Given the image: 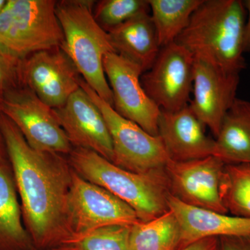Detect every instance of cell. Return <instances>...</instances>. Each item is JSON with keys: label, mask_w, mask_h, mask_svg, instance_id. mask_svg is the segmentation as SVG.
<instances>
[{"label": "cell", "mask_w": 250, "mask_h": 250, "mask_svg": "<svg viewBox=\"0 0 250 250\" xmlns=\"http://www.w3.org/2000/svg\"><path fill=\"white\" fill-rule=\"evenodd\" d=\"M6 2V0H0V11L3 9Z\"/></svg>", "instance_id": "4dcf8cb0"}, {"label": "cell", "mask_w": 250, "mask_h": 250, "mask_svg": "<svg viewBox=\"0 0 250 250\" xmlns=\"http://www.w3.org/2000/svg\"><path fill=\"white\" fill-rule=\"evenodd\" d=\"M246 10L247 17L243 32V52H250V0L243 1Z\"/></svg>", "instance_id": "83f0119b"}, {"label": "cell", "mask_w": 250, "mask_h": 250, "mask_svg": "<svg viewBox=\"0 0 250 250\" xmlns=\"http://www.w3.org/2000/svg\"><path fill=\"white\" fill-rule=\"evenodd\" d=\"M80 86L103 113L111 135L113 164L136 173L164 169L170 159L159 136L149 134L134 122L118 114L82 78Z\"/></svg>", "instance_id": "8992f818"}, {"label": "cell", "mask_w": 250, "mask_h": 250, "mask_svg": "<svg viewBox=\"0 0 250 250\" xmlns=\"http://www.w3.org/2000/svg\"><path fill=\"white\" fill-rule=\"evenodd\" d=\"M95 2L90 0L57 1L56 11L64 36L62 48L85 83L113 107V93L105 75L103 62L106 55L116 51L108 33L94 18Z\"/></svg>", "instance_id": "277c9868"}, {"label": "cell", "mask_w": 250, "mask_h": 250, "mask_svg": "<svg viewBox=\"0 0 250 250\" xmlns=\"http://www.w3.org/2000/svg\"><path fill=\"white\" fill-rule=\"evenodd\" d=\"M6 148H5L4 140H3L2 135H1V130H0V156L6 154Z\"/></svg>", "instance_id": "f1b7e54d"}, {"label": "cell", "mask_w": 250, "mask_h": 250, "mask_svg": "<svg viewBox=\"0 0 250 250\" xmlns=\"http://www.w3.org/2000/svg\"><path fill=\"white\" fill-rule=\"evenodd\" d=\"M246 10L241 0H203L175 42L229 73L246 68L243 32Z\"/></svg>", "instance_id": "7a4b0ae2"}, {"label": "cell", "mask_w": 250, "mask_h": 250, "mask_svg": "<svg viewBox=\"0 0 250 250\" xmlns=\"http://www.w3.org/2000/svg\"><path fill=\"white\" fill-rule=\"evenodd\" d=\"M7 154L0 156V250H35L22 210Z\"/></svg>", "instance_id": "ac0fdd59"}, {"label": "cell", "mask_w": 250, "mask_h": 250, "mask_svg": "<svg viewBox=\"0 0 250 250\" xmlns=\"http://www.w3.org/2000/svg\"><path fill=\"white\" fill-rule=\"evenodd\" d=\"M68 207L73 237L103 227L132 226L141 222L127 204L106 189L85 180L74 170Z\"/></svg>", "instance_id": "9c48e42d"}, {"label": "cell", "mask_w": 250, "mask_h": 250, "mask_svg": "<svg viewBox=\"0 0 250 250\" xmlns=\"http://www.w3.org/2000/svg\"><path fill=\"white\" fill-rule=\"evenodd\" d=\"M104 70L113 97L115 111L152 136H159L161 109L149 98L141 82L142 70L116 52L104 59Z\"/></svg>", "instance_id": "30bf717a"}, {"label": "cell", "mask_w": 250, "mask_h": 250, "mask_svg": "<svg viewBox=\"0 0 250 250\" xmlns=\"http://www.w3.org/2000/svg\"><path fill=\"white\" fill-rule=\"evenodd\" d=\"M21 82L47 106H63L80 88L82 77L62 48L41 51L22 60Z\"/></svg>", "instance_id": "7c38bea8"}, {"label": "cell", "mask_w": 250, "mask_h": 250, "mask_svg": "<svg viewBox=\"0 0 250 250\" xmlns=\"http://www.w3.org/2000/svg\"><path fill=\"white\" fill-rule=\"evenodd\" d=\"M132 226L110 225L96 229L74 236L62 247L71 250H129Z\"/></svg>", "instance_id": "603a6c76"}, {"label": "cell", "mask_w": 250, "mask_h": 250, "mask_svg": "<svg viewBox=\"0 0 250 250\" xmlns=\"http://www.w3.org/2000/svg\"><path fill=\"white\" fill-rule=\"evenodd\" d=\"M95 21L108 32L143 13H150L148 0H102L93 6Z\"/></svg>", "instance_id": "cb8c5ba5"}, {"label": "cell", "mask_w": 250, "mask_h": 250, "mask_svg": "<svg viewBox=\"0 0 250 250\" xmlns=\"http://www.w3.org/2000/svg\"><path fill=\"white\" fill-rule=\"evenodd\" d=\"M161 48L175 42L203 0H148Z\"/></svg>", "instance_id": "44dd1931"}, {"label": "cell", "mask_w": 250, "mask_h": 250, "mask_svg": "<svg viewBox=\"0 0 250 250\" xmlns=\"http://www.w3.org/2000/svg\"><path fill=\"white\" fill-rule=\"evenodd\" d=\"M225 165L214 156L183 162L169 160L165 170L171 195L187 205L229 213L221 193Z\"/></svg>", "instance_id": "8fae6325"}, {"label": "cell", "mask_w": 250, "mask_h": 250, "mask_svg": "<svg viewBox=\"0 0 250 250\" xmlns=\"http://www.w3.org/2000/svg\"><path fill=\"white\" fill-rule=\"evenodd\" d=\"M213 156L227 165L250 164V101L237 98L227 112Z\"/></svg>", "instance_id": "d6986e66"}, {"label": "cell", "mask_w": 250, "mask_h": 250, "mask_svg": "<svg viewBox=\"0 0 250 250\" xmlns=\"http://www.w3.org/2000/svg\"><path fill=\"white\" fill-rule=\"evenodd\" d=\"M220 242V250H250V237H223Z\"/></svg>", "instance_id": "484cf974"}, {"label": "cell", "mask_w": 250, "mask_h": 250, "mask_svg": "<svg viewBox=\"0 0 250 250\" xmlns=\"http://www.w3.org/2000/svg\"><path fill=\"white\" fill-rule=\"evenodd\" d=\"M117 54L134 62L143 74L152 67L161 47L150 13H143L108 31Z\"/></svg>", "instance_id": "e0dca14e"}, {"label": "cell", "mask_w": 250, "mask_h": 250, "mask_svg": "<svg viewBox=\"0 0 250 250\" xmlns=\"http://www.w3.org/2000/svg\"><path fill=\"white\" fill-rule=\"evenodd\" d=\"M22 62L0 49V93L23 86L21 73Z\"/></svg>", "instance_id": "d4e9b609"}, {"label": "cell", "mask_w": 250, "mask_h": 250, "mask_svg": "<svg viewBox=\"0 0 250 250\" xmlns=\"http://www.w3.org/2000/svg\"><path fill=\"white\" fill-rule=\"evenodd\" d=\"M71 250L68 248H65V247H59V248H51V249L47 250Z\"/></svg>", "instance_id": "f546056e"}, {"label": "cell", "mask_w": 250, "mask_h": 250, "mask_svg": "<svg viewBox=\"0 0 250 250\" xmlns=\"http://www.w3.org/2000/svg\"><path fill=\"white\" fill-rule=\"evenodd\" d=\"M158 127L170 160L183 162L213 156L215 140L206 134L205 126L189 105L177 111L161 110Z\"/></svg>", "instance_id": "9a60e30c"}, {"label": "cell", "mask_w": 250, "mask_h": 250, "mask_svg": "<svg viewBox=\"0 0 250 250\" xmlns=\"http://www.w3.org/2000/svg\"><path fill=\"white\" fill-rule=\"evenodd\" d=\"M168 208L180 226L181 249L205 238L250 237V218L192 207L171 195Z\"/></svg>", "instance_id": "2e32d148"}, {"label": "cell", "mask_w": 250, "mask_h": 250, "mask_svg": "<svg viewBox=\"0 0 250 250\" xmlns=\"http://www.w3.org/2000/svg\"><path fill=\"white\" fill-rule=\"evenodd\" d=\"M194 56L176 42L161 47L155 62L141 75L145 91L161 111L188 105L193 83Z\"/></svg>", "instance_id": "ba28073f"}, {"label": "cell", "mask_w": 250, "mask_h": 250, "mask_svg": "<svg viewBox=\"0 0 250 250\" xmlns=\"http://www.w3.org/2000/svg\"><path fill=\"white\" fill-rule=\"evenodd\" d=\"M221 193L229 213L250 218V164L225 165Z\"/></svg>", "instance_id": "7402d4cb"}, {"label": "cell", "mask_w": 250, "mask_h": 250, "mask_svg": "<svg viewBox=\"0 0 250 250\" xmlns=\"http://www.w3.org/2000/svg\"><path fill=\"white\" fill-rule=\"evenodd\" d=\"M57 2L6 0L0 11V49L24 60L36 52L62 48L64 36L56 11Z\"/></svg>", "instance_id": "5b68a950"}, {"label": "cell", "mask_w": 250, "mask_h": 250, "mask_svg": "<svg viewBox=\"0 0 250 250\" xmlns=\"http://www.w3.org/2000/svg\"><path fill=\"white\" fill-rule=\"evenodd\" d=\"M0 113L12 122L31 147L68 156L71 143L53 108L25 86L0 93Z\"/></svg>", "instance_id": "52a82bcc"}, {"label": "cell", "mask_w": 250, "mask_h": 250, "mask_svg": "<svg viewBox=\"0 0 250 250\" xmlns=\"http://www.w3.org/2000/svg\"><path fill=\"white\" fill-rule=\"evenodd\" d=\"M179 250H220V238H205Z\"/></svg>", "instance_id": "4316f807"}, {"label": "cell", "mask_w": 250, "mask_h": 250, "mask_svg": "<svg viewBox=\"0 0 250 250\" xmlns=\"http://www.w3.org/2000/svg\"><path fill=\"white\" fill-rule=\"evenodd\" d=\"M0 130L21 199L23 223L34 248L65 246L73 237L68 207L73 170L68 159L31 147L1 113Z\"/></svg>", "instance_id": "6da1fadb"}, {"label": "cell", "mask_w": 250, "mask_h": 250, "mask_svg": "<svg viewBox=\"0 0 250 250\" xmlns=\"http://www.w3.org/2000/svg\"><path fill=\"white\" fill-rule=\"evenodd\" d=\"M181 229L170 210L147 222L133 225L129 238V250H179Z\"/></svg>", "instance_id": "ffe728a7"}, {"label": "cell", "mask_w": 250, "mask_h": 250, "mask_svg": "<svg viewBox=\"0 0 250 250\" xmlns=\"http://www.w3.org/2000/svg\"><path fill=\"white\" fill-rule=\"evenodd\" d=\"M240 74L229 73L201 59L194 61L192 99L188 104L215 138L227 112L234 103Z\"/></svg>", "instance_id": "4fadbf2b"}, {"label": "cell", "mask_w": 250, "mask_h": 250, "mask_svg": "<svg viewBox=\"0 0 250 250\" xmlns=\"http://www.w3.org/2000/svg\"><path fill=\"white\" fill-rule=\"evenodd\" d=\"M54 110L72 147L90 149L113 162V144L107 125L101 111L82 87L63 106Z\"/></svg>", "instance_id": "5bb4252c"}, {"label": "cell", "mask_w": 250, "mask_h": 250, "mask_svg": "<svg viewBox=\"0 0 250 250\" xmlns=\"http://www.w3.org/2000/svg\"><path fill=\"white\" fill-rule=\"evenodd\" d=\"M67 156L76 173L127 204L141 222L152 220L169 210L171 193L165 168L136 173L84 148H73Z\"/></svg>", "instance_id": "3957f363"}]
</instances>
